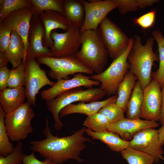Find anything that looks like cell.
Instances as JSON below:
<instances>
[{"mask_svg":"<svg viewBox=\"0 0 164 164\" xmlns=\"http://www.w3.org/2000/svg\"><path fill=\"white\" fill-rule=\"evenodd\" d=\"M46 124L43 131L46 138L30 141L31 150L57 164H62L70 159L83 162L84 160L80 155L86 148V143L92 142L91 140L84 135L85 128L76 130L71 135L59 137L52 133L47 117Z\"/></svg>","mask_w":164,"mask_h":164,"instance_id":"6da1fadb","label":"cell"},{"mask_svg":"<svg viewBox=\"0 0 164 164\" xmlns=\"http://www.w3.org/2000/svg\"><path fill=\"white\" fill-rule=\"evenodd\" d=\"M133 39L127 57L129 71L135 75L144 89L152 80V67L155 62L159 61V55L153 50L154 40L152 37L149 38L145 45L142 44L139 36L135 35Z\"/></svg>","mask_w":164,"mask_h":164,"instance_id":"7a4b0ae2","label":"cell"},{"mask_svg":"<svg viewBox=\"0 0 164 164\" xmlns=\"http://www.w3.org/2000/svg\"><path fill=\"white\" fill-rule=\"evenodd\" d=\"M80 42L81 46L75 54L76 57L97 74L102 73L108 55L98 29L80 32Z\"/></svg>","mask_w":164,"mask_h":164,"instance_id":"3957f363","label":"cell"},{"mask_svg":"<svg viewBox=\"0 0 164 164\" xmlns=\"http://www.w3.org/2000/svg\"><path fill=\"white\" fill-rule=\"evenodd\" d=\"M106 95L100 88H90L84 90L78 87L62 93L51 101L46 102L45 104L47 109L53 115L55 128L59 130L64 126L59 115L60 111L63 108L76 102H90L98 101Z\"/></svg>","mask_w":164,"mask_h":164,"instance_id":"277c9868","label":"cell"},{"mask_svg":"<svg viewBox=\"0 0 164 164\" xmlns=\"http://www.w3.org/2000/svg\"><path fill=\"white\" fill-rule=\"evenodd\" d=\"M133 42V38H130L129 45L126 50L119 56L114 60L106 70L100 74L90 76L91 79L98 81L101 83L100 88L108 95L112 96L117 94L118 85L129 71V65L127 57Z\"/></svg>","mask_w":164,"mask_h":164,"instance_id":"5b68a950","label":"cell"},{"mask_svg":"<svg viewBox=\"0 0 164 164\" xmlns=\"http://www.w3.org/2000/svg\"><path fill=\"white\" fill-rule=\"evenodd\" d=\"M36 114L28 102L9 114H5V124L6 131L12 142L26 138L33 132L31 121Z\"/></svg>","mask_w":164,"mask_h":164,"instance_id":"8992f818","label":"cell"},{"mask_svg":"<svg viewBox=\"0 0 164 164\" xmlns=\"http://www.w3.org/2000/svg\"><path fill=\"white\" fill-rule=\"evenodd\" d=\"M36 61L39 64L46 65L50 68L48 75L57 80L69 79V75L77 73L91 75L94 73L92 70L78 60L75 55L61 58L41 57L36 58Z\"/></svg>","mask_w":164,"mask_h":164,"instance_id":"52a82bcc","label":"cell"},{"mask_svg":"<svg viewBox=\"0 0 164 164\" xmlns=\"http://www.w3.org/2000/svg\"><path fill=\"white\" fill-rule=\"evenodd\" d=\"M99 26L98 29L104 46L108 55L114 60L126 50L130 38L107 17Z\"/></svg>","mask_w":164,"mask_h":164,"instance_id":"ba28073f","label":"cell"},{"mask_svg":"<svg viewBox=\"0 0 164 164\" xmlns=\"http://www.w3.org/2000/svg\"><path fill=\"white\" fill-rule=\"evenodd\" d=\"M25 89L26 98L31 105L36 106V96L39 90L46 85L53 86L55 82L51 81L46 72L34 59L26 61Z\"/></svg>","mask_w":164,"mask_h":164,"instance_id":"9c48e42d","label":"cell"},{"mask_svg":"<svg viewBox=\"0 0 164 164\" xmlns=\"http://www.w3.org/2000/svg\"><path fill=\"white\" fill-rule=\"evenodd\" d=\"M80 34V28L71 25L63 33L52 31L50 36L54 44L53 49H50L52 57L61 58L75 55L81 46Z\"/></svg>","mask_w":164,"mask_h":164,"instance_id":"30bf717a","label":"cell"},{"mask_svg":"<svg viewBox=\"0 0 164 164\" xmlns=\"http://www.w3.org/2000/svg\"><path fill=\"white\" fill-rule=\"evenodd\" d=\"M128 147L151 155L156 162L163 159V151L160 143L158 130L153 128L145 129L135 134L129 141Z\"/></svg>","mask_w":164,"mask_h":164,"instance_id":"8fae6325","label":"cell"},{"mask_svg":"<svg viewBox=\"0 0 164 164\" xmlns=\"http://www.w3.org/2000/svg\"><path fill=\"white\" fill-rule=\"evenodd\" d=\"M83 2L85 17L80 32L89 30H97L100 24L107 14L117 8L115 0H97L95 2L83 0Z\"/></svg>","mask_w":164,"mask_h":164,"instance_id":"7c38bea8","label":"cell"},{"mask_svg":"<svg viewBox=\"0 0 164 164\" xmlns=\"http://www.w3.org/2000/svg\"><path fill=\"white\" fill-rule=\"evenodd\" d=\"M162 104L160 85L156 81L152 80L143 89L140 118L147 120L159 121Z\"/></svg>","mask_w":164,"mask_h":164,"instance_id":"4fadbf2b","label":"cell"},{"mask_svg":"<svg viewBox=\"0 0 164 164\" xmlns=\"http://www.w3.org/2000/svg\"><path fill=\"white\" fill-rule=\"evenodd\" d=\"M100 82L91 79L89 76L81 73L75 74L71 79H60L50 88L43 90L40 95L46 102L51 101L62 93L71 89L81 87L91 88L94 86H98Z\"/></svg>","mask_w":164,"mask_h":164,"instance_id":"5bb4252c","label":"cell"},{"mask_svg":"<svg viewBox=\"0 0 164 164\" xmlns=\"http://www.w3.org/2000/svg\"><path fill=\"white\" fill-rule=\"evenodd\" d=\"M45 29L39 16L33 15L30 22L29 46L26 60L44 56L52 57L50 49L43 45Z\"/></svg>","mask_w":164,"mask_h":164,"instance_id":"9a60e30c","label":"cell"},{"mask_svg":"<svg viewBox=\"0 0 164 164\" xmlns=\"http://www.w3.org/2000/svg\"><path fill=\"white\" fill-rule=\"evenodd\" d=\"M34 14L32 8H23L11 13L2 22L21 37L25 45L26 56L29 46L31 21Z\"/></svg>","mask_w":164,"mask_h":164,"instance_id":"2e32d148","label":"cell"},{"mask_svg":"<svg viewBox=\"0 0 164 164\" xmlns=\"http://www.w3.org/2000/svg\"><path fill=\"white\" fill-rule=\"evenodd\" d=\"M159 125L156 121H154L144 120L140 118L131 119L125 117L117 122L110 124L108 131L118 134L125 140L131 141L137 132L146 128H155Z\"/></svg>","mask_w":164,"mask_h":164,"instance_id":"e0dca14e","label":"cell"},{"mask_svg":"<svg viewBox=\"0 0 164 164\" xmlns=\"http://www.w3.org/2000/svg\"><path fill=\"white\" fill-rule=\"evenodd\" d=\"M39 17L45 29L43 46L52 49L54 44L50 36L52 31L56 29H60L66 32L69 28L70 25L63 14L53 10L45 11L39 15Z\"/></svg>","mask_w":164,"mask_h":164,"instance_id":"ac0fdd59","label":"cell"},{"mask_svg":"<svg viewBox=\"0 0 164 164\" xmlns=\"http://www.w3.org/2000/svg\"><path fill=\"white\" fill-rule=\"evenodd\" d=\"M117 94L111 96L102 101H97L88 103L81 102L77 104H70L63 108L60 112V116L63 117L71 114L78 113L87 117L97 113L103 107L109 104L116 102Z\"/></svg>","mask_w":164,"mask_h":164,"instance_id":"d6986e66","label":"cell"},{"mask_svg":"<svg viewBox=\"0 0 164 164\" xmlns=\"http://www.w3.org/2000/svg\"><path fill=\"white\" fill-rule=\"evenodd\" d=\"M26 98L23 86L7 88L0 91V105L5 114L12 112L24 103Z\"/></svg>","mask_w":164,"mask_h":164,"instance_id":"ffe728a7","label":"cell"},{"mask_svg":"<svg viewBox=\"0 0 164 164\" xmlns=\"http://www.w3.org/2000/svg\"><path fill=\"white\" fill-rule=\"evenodd\" d=\"M4 53L13 68H16L22 62L26 63L25 49L23 40L15 30H12L10 42Z\"/></svg>","mask_w":164,"mask_h":164,"instance_id":"44dd1931","label":"cell"},{"mask_svg":"<svg viewBox=\"0 0 164 164\" xmlns=\"http://www.w3.org/2000/svg\"><path fill=\"white\" fill-rule=\"evenodd\" d=\"M85 133L93 139L105 144L111 150L115 152H121L129 147V141L123 139L118 134L112 131L95 132L87 128Z\"/></svg>","mask_w":164,"mask_h":164,"instance_id":"7402d4cb","label":"cell"},{"mask_svg":"<svg viewBox=\"0 0 164 164\" xmlns=\"http://www.w3.org/2000/svg\"><path fill=\"white\" fill-rule=\"evenodd\" d=\"M64 16L70 25L80 29L83 25L85 11L83 0H64Z\"/></svg>","mask_w":164,"mask_h":164,"instance_id":"603a6c76","label":"cell"},{"mask_svg":"<svg viewBox=\"0 0 164 164\" xmlns=\"http://www.w3.org/2000/svg\"><path fill=\"white\" fill-rule=\"evenodd\" d=\"M143 98V89L140 83L137 80L127 104L126 111L127 118L131 119L140 118Z\"/></svg>","mask_w":164,"mask_h":164,"instance_id":"cb8c5ba5","label":"cell"},{"mask_svg":"<svg viewBox=\"0 0 164 164\" xmlns=\"http://www.w3.org/2000/svg\"><path fill=\"white\" fill-rule=\"evenodd\" d=\"M136 80L135 75L129 71L118 86L116 103L123 109L125 112L126 111L127 104Z\"/></svg>","mask_w":164,"mask_h":164,"instance_id":"d4e9b609","label":"cell"},{"mask_svg":"<svg viewBox=\"0 0 164 164\" xmlns=\"http://www.w3.org/2000/svg\"><path fill=\"white\" fill-rule=\"evenodd\" d=\"M152 34L158 45L159 66L155 71L152 73L151 76L152 80L159 84L161 89L164 85V37L159 31L154 30Z\"/></svg>","mask_w":164,"mask_h":164,"instance_id":"484cf974","label":"cell"},{"mask_svg":"<svg viewBox=\"0 0 164 164\" xmlns=\"http://www.w3.org/2000/svg\"><path fill=\"white\" fill-rule=\"evenodd\" d=\"M32 5L34 15L39 16L43 12L53 10L64 16V0H29Z\"/></svg>","mask_w":164,"mask_h":164,"instance_id":"4316f807","label":"cell"},{"mask_svg":"<svg viewBox=\"0 0 164 164\" xmlns=\"http://www.w3.org/2000/svg\"><path fill=\"white\" fill-rule=\"evenodd\" d=\"M120 153L128 164H154L155 162L154 158L151 155L130 147Z\"/></svg>","mask_w":164,"mask_h":164,"instance_id":"83f0119b","label":"cell"},{"mask_svg":"<svg viewBox=\"0 0 164 164\" xmlns=\"http://www.w3.org/2000/svg\"><path fill=\"white\" fill-rule=\"evenodd\" d=\"M117 8L121 15L128 12L136 11L138 9H144L150 7L155 3H157V0H115Z\"/></svg>","mask_w":164,"mask_h":164,"instance_id":"f1b7e54d","label":"cell"},{"mask_svg":"<svg viewBox=\"0 0 164 164\" xmlns=\"http://www.w3.org/2000/svg\"><path fill=\"white\" fill-rule=\"evenodd\" d=\"M24 8H32L29 0H0V24L11 13Z\"/></svg>","mask_w":164,"mask_h":164,"instance_id":"f546056e","label":"cell"},{"mask_svg":"<svg viewBox=\"0 0 164 164\" xmlns=\"http://www.w3.org/2000/svg\"><path fill=\"white\" fill-rule=\"evenodd\" d=\"M110 125L107 118L99 112L87 117L83 124L87 128L95 132L108 131Z\"/></svg>","mask_w":164,"mask_h":164,"instance_id":"4dcf8cb0","label":"cell"},{"mask_svg":"<svg viewBox=\"0 0 164 164\" xmlns=\"http://www.w3.org/2000/svg\"><path fill=\"white\" fill-rule=\"evenodd\" d=\"M5 114L0 105V155L5 156L14 149L6 131L5 124Z\"/></svg>","mask_w":164,"mask_h":164,"instance_id":"1f68e13d","label":"cell"},{"mask_svg":"<svg viewBox=\"0 0 164 164\" xmlns=\"http://www.w3.org/2000/svg\"><path fill=\"white\" fill-rule=\"evenodd\" d=\"M98 112L105 116L110 124L117 122L125 118L123 109L116 102L106 105Z\"/></svg>","mask_w":164,"mask_h":164,"instance_id":"d6a6232c","label":"cell"},{"mask_svg":"<svg viewBox=\"0 0 164 164\" xmlns=\"http://www.w3.org/2000/svg\"><path fill=\"white\" fill-rule=\"evenodd\" d=\"M26 63H22L15 68L10 70L8 88H13L25 85Z\"/></svg>","mask_w":164,"mask_h":164,"instance_id":"836d02e7","label":"cell"},{"mask_svg":"<svg viewBox=\"0 0 164 164\" xmlns=\"http://www.w3.org/2000/svg\"><path fill=\"white\" fill-rule=\"evenodd\" d=\"M22 142L17 144L13 151L5 156L0 155V164H23L25 154Z\"/></svg>","mask_w":164,"mask_h":164,"instance_id":"e575fe53","label":"cell"},{"mask_svg":"<svg viewBox=\"0 0 164 164\" xmlns=\"http://www.w3.org/2000/svg\"><path fill=\"white\" fill-rule=\"evenodd\" d=\"M156 11L152 10L133 19L135 23L144 29H148L154 25L155 19Z\"/></svg>","mask_w":164,"mask_h":164,"instance_id":"d590c367","label":"cell"},{"mask_svg":"<svg viewBox=\"0 0 164 164\" xmlns=\"http://www.w3.org/2000/svg\"><path fill=\"white\" fill-rule=\"evenodd\" d=\"M12 31L3 22L0 24V52L5 53L10 42Z\"/></svg>","mask_w":164,"mask_h":164,"instance_id":"8d00e7d4","label":"cell"},{"mask_svg":"<svg viewBox=\"0 0 164 164\" xmlns=\"http://www.w3.org/2000/svg\"><path fill=\"white\" fill-rule=\"evenodd\" d=\"M23 164H57L53 161L45 159L44 161H41L35 156L33 152L29 155H25Z\"/></svg>","mask_w":164,"mask_h":164,"instance_id":"74e56055","label":"cell"},{"mask_svg":"<svg viewBox=\"0 0 164 164\" xmlns=\"http://www.w3.org/2000/svg\"><path fill=\"white\" fill-rule=\"evenodd\" d=\"M10 70L7 66L0 68V91L8 88Z\"/></svg>","mask_w":164,"mask_h":164,"instance_id":"f35d334b","label":"cell"},{"mask_svg":"<svg viewBox=\"0 0 164 164\" xmlns=\"http://www.w3.org/2000/svg\"><path fill=\"white\" fill-rule=\"evenodd\" d=\"M162 104L159 121L161 125H164V85L161 89Z\"/></svg>","mask_w":164,"mask_h":164,"instance_id":"ab89813d","label":"cell"},{"mask_svg":"<svg viewBox=\"0 0 164 164\" xmlns=\"http://www.w3.org/2000/svg\"><path fill=\"white\" fill-rule=\"evenodd\" d=\"M9 62L5 53L0 52V68L7 66Z\"/></svg>","mask_w":164,"mask_h":164,"instance_id":"60d3db41","label":"cell"},{"mask_svg":"<svg viewBox=\"0 0 164 164\" xmlns=\"http://www.w3.org/2000/svg\"><path fill=\"white\" fill-rule=\"evenodd\" d=\"M160 143L162 146L164 145V125L158 130Z\"/></svg>","mask_w":164,"mask_h":164,"instance_id":"b9f144b4","label":"cell"}]
</instances>
